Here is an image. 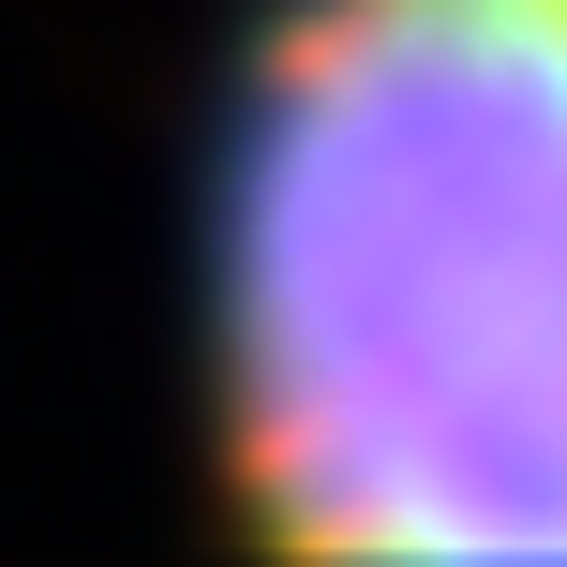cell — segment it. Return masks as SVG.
<instances>
[{"instance_id":"cell-1","label":"cell","mask_w":567,"mask_h":567,"mask_svg":"<svg viewBox=\"0 0 567 567\" xmlns=\"http://www.w3.org/2000/svg\"><path fill=\"white\" fill-rule=\"evenodd\" d=\"M209 433L284 553H567V0H284L209 195Z\"/></svg>"}]
</instances>
